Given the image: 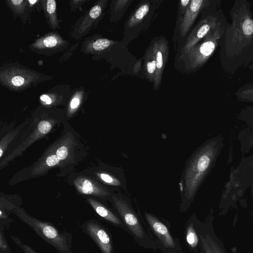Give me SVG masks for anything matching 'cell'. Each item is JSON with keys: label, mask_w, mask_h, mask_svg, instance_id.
<instances>
[{"label": "cell", "mask_w": 253, "mask_h": 253, "mask_svg": "<svg viewBox=\"0 0 253 253\" xmlns=\"http://www.w3.org/2000/svg\"><path fill=\"white\" fill-rule=\"evenodd\" d=\"M232 19L220 42V60L224 72L233 74L253 62V16L247 0H235Z\"/></svg>", "instance_id": "1"}, {"label": "cell", "mask_w": 253, "mask_h": 253, "mask_svg": "<svg viewBox=\"0 0 253 253\" xmlns=\"http://www.w3.org/2000/svg\"><path fill=\"white\" fill-rule=\"evenodd\" d=\"M217 139L207 141L188 159L179 184L182 206H189L212 169L219 153Z\"/></svg>", "instance_id": "2"}, {"label": "cell", "mask_w": 253, "mask_h": 253, "mask_svg": "<svg viewBox=\"0 0 253 253\" xmlns=\"http://www.w3.org/2000/svg\"><path fill=\"white\" fill-rule=\"evenodd\" d=\"M229 23L227 18H225L200 42L183 56L174 59L176 70L187 75L197 72L203 68L220 46L221 38Z\"/></svg>", "instance_id": "3"}, {"label": "cell", "mask_w": 253, "mask_h": 253, "mask_svg": "<svg viewBox=\"0 0 253 253\" xmlns=\"http://www.w3.org/2000/svg\"><path fill=\"white\" fill-rule=\"evenodd\" d=\"M164 0H141L126 19L122 41L126 46L145 33L159 14Z\"/></svg>", "instance_id": "4"}, {"label": "cell", "mask_w": 253, "mask_h": 253, "mask_svg": "<svg viewBox=\"0 0 253 253\" xmlns=\"http://www.w3.org/2000/svg\"><path fill=\"white\" fill-rule=\"evenodd\" d=\"M11 210L20 220L31 227L36 234L54 247L59 253H73L71 235L60 233L52 223L38 220L20 208L14 207Z\"/></svg>", "instance_id": "5"}, {"label": "cell", "mask_w": 253, "mask_h": 253, "mask_svg": "<svg viewBox=\"0 0 253 253\" xmlns=\"http://www.w3.org/2000/svg\"><path fill=\"white\" fill-rule=\"evenodd\" d=\"M215 0H191L184 17L175 23L173 38L175 51L178 52L195 26V22L202 12L210 7Z\"/></svg>", "instance_id": "6"}, {"label": "cell", "mask_w": 253, "mask_h": 253, "mask_svg": "<svg viewBox=\"0 0 253 253\" xmlns=\"http://www.w3.org/2000/svg\"><path fill=\"white\" fill-rule=\"evenodd\" d=\"M109 200L132 233L136 237L143 238L144 231L131 207L128 197L117 191V193L114 192Z\"/></svg>", "instance_id": "7"}, {"label": "cell", "mask_w": 253, "mask_h": 253, "mask_svg": "<svg viewBox=\"0 0 253 253\" xmlns=\"http://www.w3.org/2000/svg\"><path fill=\"white\" fill-rule=\"evenodd\" d=\"M149 44L153 48L157 62V71L154 89L157 91L161 87L163 73L169 61V42L164 36L160 35L152 39Z\"/></svg>", "instance_id": "8"}, {"label": "cell", "mask_w": 253, "mask_h": 253, "mask_svg": "<svg viewBox=\"0 0 253 253\" xmlns=\"http://www.w3.org/2000/svg\"><path fill=\"white\" fill-rule=\"evenodd\" d=\"M83 232L95 242L103 253H112V244L110 235L96 220H91L81 226Z\"/></svg>", "instance_id": "9"}, {"label": "cell", "mask_w": 253, "mask_h": 253, "mask_svg": "<svg viewBox=\"0 0 253 253\" xmlns=\"http://www.w3.org/2000/svg\"><path fill=\"white\" fill-rule=\"evenodd\" d=\"M96 175L104 185L110 187L113 192L127 190L125 172L122 168L108 166L106 169L97 172Z\"/></svg>", "instance_id": "10"}, {"label": "cell", "mask_w": 253, "mask_h": 253, "mask_svg": "<svg viewBox=\"0 0 253 253\" xmlns=\"http://www.w3.org/2000/svg\"><path fill=\"white\" fill-rule=\"evenodd\" d=\"M74 185L80 193L92 195L102 199H110L114 192L103 185L83 176H79L76 179Z\"/></svg>", "instance_id": "11"}, {"label": "cell", "mask_w": 253, "mask_h": 253, "mask_svg": "<svg viewBox=\"0 0 253 253\" xmlns=\"http://www.w3.org/2000/svg\"><path fill=\"white\" fill-rule=\"evenodd\" d=\"M145 216L151 228L164 245L168 248H174V241L166 226L150 214L146 213Z\"/></svg>", "instance_id": "12"}, {"label": "cell", "mask_w": 253, "mask_h": 253, "mask_svg": "<svg viewBox=\"0 0 253 253\" xmlns=\"http://www.w3.org/2000/svg\"><path fill=\"white\" fill-rule=\"evenodd\" d=\"M108 2V1H105V0L99 2L97 5L92 8L83 20L81 21L79 27V30L78 31L79 33L78 36L79 38L84 36L89 32L92 27V25H94L96 21H98L99 18L103 16Z\"/></svg>", "instance_id": "13"}, {"label": "cell", "mask_w": 253, "mask_h": 253, "mask_svg": "<svg viewBox=\"0 0 253 253\" xmlns=\"http://www.w3.org/2000/svg\"><path fill=\"white\" fill-rule=\"evenodd\" d=\"M143 59V79H145L154 85L157 71V62L153 48L150 44L145 50Z\"/></svg>", "instance_id": "14"}, {"label": "cell", "mask_w": 253, "mask_h": 253, "mask_svg": "<svg viewBox=\"0 0 253 253\" xmlns=\"http://www.w3.org/2000/svg\"><path fill=\"white\" fill-rule=\"evenodd\" d=\"M133 1V0H114L113 1L111 5V21L117 22L121 20Z\"/></svg>", "instance_id": "15"}, {"label": "cell", "mask_w": 253, "mask_h": 253, "mask_svg": "<svg viewBox=\"0 0 253 253\" xmlns=\"http://www.w3.org/2000/svg\"><path fill=\"white\" fill-rule=\"evenodd\" d=\"M88 201L95 212L101 217L113 224H121L120 220L114 213L100 202L92 198H88Z\"/></svg>", "instance_id": "16"}, {"label": "cell", "mask_w": 253, "mask_h": 253, "mask_svg": "<svg viewBox=\"0 0 253 253\" xmlns=\"http://www.w3.org/2000/svg\"><path fill=\"white\" fill-rule=\"evenodd\" d=\"M235 94L240 102L253 103V81L239 88Z\"/></svg>", "instance_id": "17"}, {"label": "cell", "mask_w": 253, "mask_h": 253, "mask_svg": "<svg viewBox=\"0 0 253 253\" xmlns=\"http://www.w3.org/2000/svg\"><path fill=\"white\" fill-rule=\"evenodd\" d=\"M44 2L45 3V11L47 19L49 20L53 28L56 27L58 24L56 16V2L54 0H48V1Z\"/></svg>", "instance_id": "18"}, {"label": "cell", "mask_w": 253, "mask_h": 253, "mask_svg": "<svg viewBox=\"0 0 253 253\" xmlns=\"http://www.w3.org/2000/svg\"><path fill=\"white\" fill-rule=\"evenodd\" d=\"M60 43L59 38L55 35H49L40 40V47L45 49H51L55 47Z\"/></svg>", "instance_id": "19"}, {"label": "cell", "mask_w": 253, "mask_h": 253, "mask_svg": "<svg viewBox=\"0 0 253 253\" xmlns=\"http://www.w3.org/2000/svg\"><path fill=\"white\" fill-rule=\"evenodd\" d=\"M113 41V40L100 38L93 42L92 47L95 51L102 53L111 45Z\"/></svg>", "instance_id": "20"}, {"label": "cell", "mask_w": 253, "mask_h": 253, "mask_svg": "<svg viewBox=\"0 0 253 253\" xmlns=\"http://www.w3.org/2000/svg\"><path fill=\"white\" fill-rule=\"evenodd\" d=\"M202 247L206 253H217L214 245V240L209 236H200Z\"/></svg>", "instance_id": "21"}, {"label": "cell", "mask_w": 253, "mask_h": 253, "mask_svg": "<svg viewBox=\"0 0 253 253\" xmlns=\"http://www.w3.org/2000/svg\"><path fill=\"white\" fill-rule=\"evenodd\" d=\"M190 2L191 0H183V1H179L178 13H177L175 23H179L181 21Z\"/></svg>", "instance_id": "22"}, {"label": "cell", "mask_w": 253, "mask_h": 253, "mask_svg": "<svg viewBox=\"0 0 253 253\" xmlns=\"http://www.w3.org/2000/svg\"><path fill=\"white\" fill-rule=\"evenodd\" d=\"M187 240L189 245L192 248L196 247L198 243V237L192 225L188 228Z\"/></svg>", "instance_id": "23"}, {"label": "cell", "mask_w": 253, "mask_h": 253, "mask_svg": "<svg viewBox=\"0 0 253 253\" xmlns=\"http://www.w3.org/2000/svg\"><path fill=\"white\" fill-rule=\"evenodd\" d=\"M5 226L1 224L0 227V249L1 253H11L9 244L4 235Z\"/></svg>", "instance_id": "24"}, {"label": "cell", "mask_w": 253, "mask_h": 253, "mask_svg": "<svg viewBox=\"0 0 253 253\" xmlns=\"http://www.w3.org/2000/svg\"><path fill=\"white\" fill-rule=\"evenodd\" d=\"M11 238L14 243L21 249L24 253H38L30 245L23 243L19 238L14 236H11Z\"/></svg>", "instance_id": "25"}, {"label": "cell", "mask_w": 253, "mask_h": 253, "mask_svg": "<svg viewBox=\"0 0 253 253\" xmlns=\"http://www.w3.org/2000/svg\"><path fill=\"white\" fill-rule=\"evenodd\" d=\"M143 57L137 60V62L135 64L133 69V76L143 79L142 75V64Z\"/></svg>", "instance_id": "26"}, {"label": "cell", "mask_w": 253, "mask_h": 253, "mask_svg": "<svg viewBox=\"0 0 253 253\" xmlns=\"http://www.w3.org/2000/svg\"><path fill=\"white\" fill-rule=\"evenodd\" d=\"M38 129L42 134H47L52 129L51 124L47 121H42L39 124Z\"/></svg>", "instance_id": "27"}, {"label": "cell", "mask_w": 253, "mask_h": 253, "mask_svg": "<svg viewBox=\"0 0 253 253\" xmlns=\"http://www.w3.org/2000/svg\"><path fill=\"white\" fill-rule=\"evenodd\" d=\"M68 155V149L65 146H61L56 151V156L59 160H63L65 159Z\"/></svg>", "instance_id": "28"}, {"label": "cell", "mask_w": 253, "mask_h": 253, "mask_svg": "<svg viewBox=\"0 0 253 253\" xmlns=\"http://www.w3.org/2000/svg\"><path fill=\"white\" fill-rule=\"evenodd\" d=\"M60 160L56 155H51L48 157L46 160V164L48 167H52L57 165L60 163Z\"/></svg>", "instance_id": "29"}, {"label": "cell", "mask_w": 253, "mask_h": 253, "mask_svg": "<svg viewBox=\"0 0 253 253\" xmlns=\"http://www.w3.org/2000/svg\"><path fill=\"white\" fill-rule=\"evenodd\" d=\"M11 82L13 86L16 87H20L24 85L25 83L24 78L20 77V76H16V77H13Z\"/></svg>", "instance_id": "30"}, {"label": "cell", "mask_w": 253, "mask_h": 253, "mask_svg": "<svg viewBox=\"0 0 253 253\" xmlns=\"http://www.w3.org/2000/svg\"><path fill=\"white\" fill-rule=\"evenodd\" d=\"M80 105V99L79 97H74L70 103V109L72 110L77 109Z\"/></svg>", "instance_id": "31"}, {"label": "cell", "mask_w": 253, "mask_h": 253, "mask_svg": "<svg viewBox=\"0 0 253 253\" xmlns=\"http://www.w3.org/2000/svg\"><path fill=\"white\" fill-rule=\"evenodd\" d=\"M243 115L253 117V107H247L242 111Z\"/></svg>", "instance_id": "32"}, {"label": "cell", "mask_w": 253, "mask_h": 253, "mask_svg": "<svg viewBox=\"0 0 253 253\" xmlns=\"http://www.w3.org/2000/svg\"><path fill=\"white\" fill-rule=\"evenodd\" d=\"M42 102L45 103L46 105H50L52 103V100L49 96L46 95H43L40 96Z\"/></svg>", "instance_id": "33"}, {"label": "cell", "mask_w": 253, "mask_h": 253, "mask_svg": "<svg viewBox=\"0 0 253 253\" xmlns=\"http://www.w3.org/2000/svg\"><path fill=\"white\" fill-rule=\"evenodd\" d=\"M214 245L217 253H224L221 247L214 241Z\"/></svg>", "instance_id": "34"}, {"label": "cell", "mask_w": 253, "mask_h": 253, "mask_svg": "<svg viewBox=\"0 0 253 253\" xmlns=\"http://www.w3.org/2000/svg\"><path fill=\"white\" fill-rule=\"evenodd\" d=\"M248 67L249 70L253 72V62L250 64V65Z\"/></svg>", "instance_id": "35"}]
</instances>
